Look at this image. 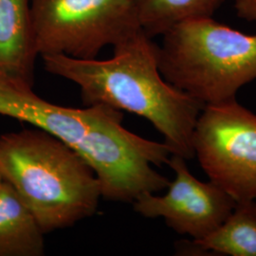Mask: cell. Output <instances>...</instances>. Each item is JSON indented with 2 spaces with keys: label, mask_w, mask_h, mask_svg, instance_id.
<instances>
[{
  "label": "cell",
  "mask_w": 256,
  "mask_h": 256,
  "mask_svg": "<svg viewBox=\"0 0 256 256\" xmlns=\"http://www.w3.org/2000/svg\"><path fill=\"white\" fill-rule=\"evenodd\" d=\"M32 88L0 70V115L42 129L72 148L95 171L102 198L133 203L144 194L168 187L169 180L153 166L167 164L170 149L124 128L122 111L104 104L61 106Z\"/></svg>",
  "instance_id": "cell-1"
},
{
  "label": "cell",
  "mask_w": 256,
  "mask_h": 256,
  "mask_svg": "<svg viewBox=\"0 0 256 256\" xmlns=\"http://www.w3.org/2000/svg\"><path fill=\"white\" fill-rule=\"evenodd\" d=\"M108 60L42 56L48 72L77 84L86 106L104 104L148 120L171 155L194 156V134L205 104L167 82L160 72L158 45L142 28Z\"/></svg>",
  "instance_id": "cell-2"
},
{
  "label": "cell",
  "mask_w": 256,
  "mask_h": 256,
  "mask_svg": "<svg viewBox=\"0 0 256 256\" xmlns=\"http://www.w3.org/2000/svg\"><path fill=\"white\" fill-rule=\"evenodd\" d=\"M0 174L45 234L92 216L102 198L101 183L92 166L39 128L0 136Z\"/></svg>",
  "instance_id": "cell-3"
},
{
  "label": "cell",
  "mask_w": 256,
  "mask_h": 256,
  "mask_svg": "<svg viewBox=\"0 0 256 256\" xmlns=\"http://www.w3.org/2000/svg\"><path fill=\"white\" fill-rule=\"evenodd\" d=\"M162 36L160 74L205 106L236 99L238 90L256 79V34L208 18L180 22Z\"/></svg>",
  "instance_id": "cell-4"
},
{
  "label": "cell",
  "mask_w": 256,
  "mask_h": 256,
  "mask_svg": "<svg viewBox=\"0 0 256 256\" xmlns=\"http://www.w3.org/2000/svg\"><path fill=\"white\" fill-rule=\"evenodd\" d=\"M39 56L95 59L142 28L138 0H30Z\"/></svg>",
  "instance_id": "cell-5"
},
{
  "label": "cell",
  "mask_w": 256,
  "mask_h": 256,
  "mask_svg": "<svg viewBox=\"0 0 256 256\" xmlns=\"http://www.w3.org/2000/svg\"><path fill=\"white\" fill-rule=\"evenodd\" d=\"M204 172L236 202L256 200V115L236 99L206 104L194 134Z\"/></svg>",
  "instance_id": "cell-6"
},
{
  "label": "cell",
  "mask_w": 256,
  "mask_h": 256,
  "mask_svg": "<svg viewBox=\"0 0 256 256\" xmlns=\"http://www.w3.org/2000/svg\"><path fill=\"white\" fill-rule=\"evenodd\" d=\"M167 164L174 172L164 196L146 192L133 202L134 210L148 218H162L180 234L198 240L218 229L238 202L216 183L202 182L189 171L186 160L171 155Z\"/></svg>",
  "instance_id": "cell-7"
},
{
  "label": "cell",
  "mask_w": 256,
  "mask_h": 256,
  "mask_svg": "<svg viewBox=\"0 0 256 256\" xmlns=\"http://www.w3.org/2000/svg\"><path fill=\"white\" fill-rule=\"evenodd\" d=\"M38 56L30 0H0V70L34 86Z\"/></svg>",
  "instance_id": "cell-8"
},
{
  "label": "cell",
  "mask_w": 256,
  "mask_h": 256,
  "mask_svg": "<svg viewBox=\"0 0 256 256\" xmlns=\"http://www.w3.org/2000/svg\"><path fill=\"white\" fill-rule=\"evenodd\" d=\"M46 234L9 182L0 196V256H42Z\"/></svg>",
  "instance_id": "cell-9"
},
{
  "label": "cell",
  "mask_w": 256,
  "mask_h": 256,
  "mask_svg": "<svg viewBox=\"0 0 256 256\" xmlns=\"http://www.w3.org/2000/svg\"><path fill=\"white\" fill-rule=\"evenodd\" d=\"M202 252L232 256H256V204L238 202L229 216L206 238L187 242Z\"/></svg>",
  "instance_id": "cell-10"
},
{
  "label": "cell",
  "mask_w": 256,
  "mask_h": 256,
  "mask_svg": "<svg viewBox=\"0 0 256 256\" xmlns=\"http://www.w3.org/2000/svg\"><path fill=\"white\" fill-rule=\"evenodd\" d=\"M226 0H138V19L148 36L192 19L212 18Z\"/></svg>",
  "instance_id": "cell-11"
},
{
  "label": "cell",
  "mask_w": 256,
  "mask_h": 256,
  "mask_svg": "<svg viewBox=\"0 0 256 256\" xmlns=\"http://www.w3.org/2000/svg\"><path fill=\"white\" fill-rule=\"evenodd\" d=\"M238 16L256 23V0H234Z\"/></svg>",
  "instance_id": "cell-12"
},
{
  "label": "cell",
  "mask_w": 256,
  "mask_h": 256,
  "mask_svg": "<svg viewBox=\"0 0 256 256\" xmlns=\"http://www.w3.org/2000/svg\"><path fill=\"white\" fill-rule=\"evenodd\" d=\"M3 186H4V178H3L2 174H0V196H1V194H2Z\"/></svg>",
  "instance_id": "cell-13"
},
{
  "label": "cell",
  "mask_w": 256,
  "mask_h": 256,
  "mask_svg": "<svg viewBox=\"0 0 256 256\" xmlns=\"http://www.w3.org/2000/svg\"></svg>",
  "instance_id": "cell-14"
}]
</instances>
